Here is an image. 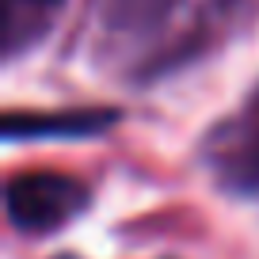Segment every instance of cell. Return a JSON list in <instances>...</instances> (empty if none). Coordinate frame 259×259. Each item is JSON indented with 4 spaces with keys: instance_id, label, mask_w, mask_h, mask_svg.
I'll list each match as a JSON object with an SVG mask.
<instances>
[{
    "instance_id": "6da1fadb",
    "label": "cell",
    "mask_w": 259,
    "mask_h": 259,
    "mask_svg": "<svg viewBox=\"0 0 259 259\" xmlns=\"http://www.w3.org/2000/svg\"><path fill=\"white\" fill-rule=\"evenodd\" d=\"M4 206H8V221L16 229L50 233L88 210V187L61 171H23V176L8 179Z\"/></svg>"
},
{
    "instance_id": "7a4b0ae2",
    "label": "cell",
    "mask_w": 259,
    "mask_h": 259,
    "mask_svg": "<svg viewBox=\"0 0 259 259\" xmlns=\"http://www.w3.org/2000/svg\"><path fill=\"white\" fill-rule=\"evenodd\" d=\"M118 114L99 107V111H65V114H8L4 118V138H42V134H61V138H88V134H99V130L114 126Z\"/></svg>"
},
{
    "instance_id": "3957f363",
    "label": "cell",
    "mask_w": 259,
    "mask_h": 259,
    "mask_svg": "<svg viewBox=\"0 0 259 259\" xmlns=\"http://www.w3.org/2000/svg\"><path fill=\"white\" fill-rule=\"evenodd\" d=\"M171 0H111V23L126 27V31H141V27L156 23L168 12Z\"/></svg>"
},
{
    "instance_id": "277c9868",
    "label": "cell",
    "mask_w": 259,
    "mask_h": 259,
    "mask_svg": "<svg viewBox=\"0 0 259 259\" xmlns=\"http://www.w3.org/2000/svg\"><path fill=\"white\" fill-rule=\"evenodd\" d=\"M8 4H16V0H8ZM23 4H34V8H54V4H61V0H23Z\"/></svg>"
}]
</instances>
